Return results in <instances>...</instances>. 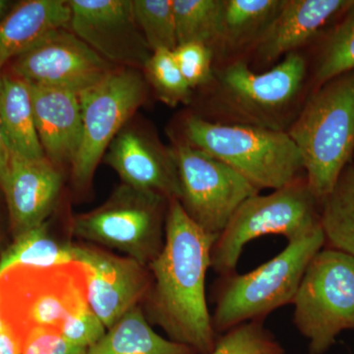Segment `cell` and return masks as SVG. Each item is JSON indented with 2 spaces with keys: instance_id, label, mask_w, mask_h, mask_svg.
<instances>
[{
  "instance_id": "obj_20",
  "label": "cell",
  "mask_w": 354,
  "mask_h": 354,
  "mask_svg": "<svg viewBox=\"0 0 354 354\" xmlns=\"http://www.w3.org/2000/svg\"><path fill=\"white\" fill-rule=\"evenodd\" d=\"M0 118L9 153L30 160L46 158L37 132L30 84L12 73L0 76Z\"/></svg>"
},
{
  "instance_id": "obj_1",
  "label": "cell",
  "mask_w": 354,
  "mask_h": 354,
  "mask_svg": "<svg viewBox=\"0 0 354 354\" xmlns=\"http://www.w3.org/2000/svg\"><path fill=\"white\" fill-rule=\"evenodd\" d=\"M216 239L186 215L178 200H171L164 248L148 266L152 286L142 304L147 320L197 354L213 353L218 339L206 299Z\"/></svg>"
},
{
  "instance_id": "obj_37",
  "label": "cell",
  "mask_w": 354,
  "mask_h": 354,
  "mask_svg": "<svg viewBox=\"0 0 354 354\" xmlns=\"http://www.w3.org/2000/svg\"><path fill=\"white\" fill-rule=\"evenodd\" d=\"M353 164H354V153H353Z\"/></svg>"
},
{
  "instance_id": "obj_27",
  "label": "cell",
  "mask_w": 354,
  "mask_h": 354,
  "mask_svg": "<svg viewBox=\"0 0 354 354\" xmlns=\"http://www.w3.org/2000/svg\"><path fill=\"white\" fill-rule=\"evenodd\" d=\"M133 11L151 50H174L177 43L172 0H133Z\"/></svg>"
},
{
  "instance_id": "obj_23",
  "label": "cell",
  "mask_w": 354,
  "mask_h": 354,
  "mask_svg": "<svg viewBox=\"0 0 354 354\" xmlns=\"http://www.w3.org/2000/svg\"><path fill=\"white\" fill-rule=\"evenodd\" d=\"M73 262H77L76 243L57 239L46 221L14 237L0 256V274L16 266L48 268Z\"/></svg>"
},
{
  "instance_id": "obj_9",
  "label": "cell",
  "mask_w": 354,
  "mask_h": 354,
  "mask_svg": "<svg viewBox=\"0 0 354 354\" xmlns=\"http://www.w3.org/2000/svg\"><path fill=\"white\" fill-rule=\"evenodd\" d=\"M78 97L82 138L71 177L77 189H86L111 142L145 102L147 85L136 69L118 67Z\"/></svg>"
},
{
  "instance_id": "obj_32",
  "label": "cell",
  "mask_w": 354,
  "mask_h": 354,
  "mask_svg": "<svg viewBox=\"0 0 354 354\" xmlns=\"http://www.w3.org/2000/svg\"><path fill=\"white\" fill-rule=\"evenodd\" d=\"M87 349L79 348L62 337L59 330L39 328L28 333L22 342V354H86Z\"/></svg>"
},
{
  "instance_id": "obj_15",
  "label": "cell",
  "mask_w": 354,
  "mask_h": 354,
  "mask_svg": "<svg viewBox=\"0 0 354 354\" xmlns=\"http://www.w3.org/2000/svg\"><path fill=\"white\" fill-rule=\"evenodd\" d=\"M106 162L122 183L160 195L169 201L180 196L172 150H167L158 140L138 128L125 125L109 145Z\"/></svg>"
},
{
  "instance_id": "obj_14",
  "label": "cell",
  "mask_w": 354,
  "mask_h": 354,
  "mask_svg": "<svg viewBox=\"0 0 354 354\" xmlns=\"http://www.w3.org/2000/svg\"><path fill=\"white\" fill-rule=\"evenodd\" d=\"M69 30L116 67L144 68L153 51L140 30L132 0H70Z\"/></svg>"
},
{
  "instance_id": "obj_16",
  "label": "cell",
  "mask_w": 354,
  "mask_h": 354,
  "mask_svg": "<svg viewBox=\"0 0 354 354\" xmlns=\"http://www.w3.org/2000/svg\"><path fill=\"white\" fill-rule=\"evenodd\" d=\"M3 191L13 237L46 223L57 204L64 176L48 158L30 160L9 153Z\"/></svg>"
},
{
  "instance_id": "obj_36",
  "label": "cell",
  "mask_w": 354,
  "mask_h": 354,
  "mask_svg": "<svg viewBox=\"0 0 354 354\" xmlns=\"http://www.w3.org/2000/svg\"><path fill=\"white\" fill-rule=\"evenodd\" d=\"M6 329V324L2 321L1 316H0V333L3 332L4 330Z\"/></svg>"
},
{
  "instance_id": "obj_10",
  "label": "cell",
  "mask_w": 354,
  "mask_h": 354,
  "mask_svg": "<svg viewBox=\"0 0 354 354\" xmlns=\"http://www.w3.org/2000/svg\"><path fill=\"white\" fill-rule=\"evenodd\" d=\"M305 76L306 62L297 51L262 73L237 60L218 74L220 101L242 124L283 130L281 120L297 99Z\"/></svg>"
},
{
  "instance_id": "obj_22",
  "label": "cell",
  "mask_w": 354,
  "mask_h": 354,
  "mask_svg": "<svg viewBox=\"0 0 354 354\" xmlns=\"http://www.w3.org/2000/svg\"><path fill=\"white\" fill-rule=\"evenodd\" d=\"M285 0H221L218 46L236 50L254 44L281 10Z\"/></svg>"
},
{
  "instance_id": "obj_12",
  "label": "cell",
  "mask_w": 354,
  "mask_h": 354,
  "mask_svg": "<svg viewBox=\"0 0 354 354\" xmlns=\"http://www.w3.org/2000/svg\"><path fill=\"white\" fill-rule=\"evenodd\" d=\"M115 68L68 28L51 32L11 65L14 75L32 85L77 94L101 82Z\"/></svg>"
},
{
  "instance_id": "obj_31",
  "label": "cell",
  "mask_w": 354,
  "mask_h": 354,
  "mask_svg": "<svg viewBox=\"0 0 354 354\" xmlns=\"http://www.w3.org/2000/svg\"><path fill=\"white\" fill-rule=\"evenodd\" d=\"M106 328L88 305L77 310L60 326L62 337L79 348H92L106 334Z\"/></svg>"
},
{
  "instance_id": "obj_33",
  "label": "cell",
  "mask_w": 354,
  "mask_h": 354,
  "mask_svg": "<svg viewBox=\"0 0 354 354\" xmlns=\"http://www.w3.org/2000/svg\"><path fill=\"white\" fill-rule=\"evenodd\" d=\"M0 354H22V342L7 327L0 333Z\"/></svg>"
},
{
  "instance_id": "obj_4",
  "label": "cell",
  "mask_w": 354,
  "mask_h": 354,
  "mask_svg": "<svg viewBox=\"0 0 354 354\" xmlns=\"http://www.w3.org/2000/svg\"><path fill=\"white\" fill-rule=\"evenodd\" d=\"M325 244L320 227L304 239L290 242L253 271L221 276L212 315L216 334L251 321H263L274 310L292 304L307 266Z\"/></svg>"
},
{
  "instance_id": "obj_11",
  "label": "cell",
  "mask_w": 354,
  "mask_h": 354,
  "mask_svg": "<svg viewBox=\"0 0 354 354\" xmlns=\"http://www.w3.org/2000/svg\"><path fill=\"white\" fill-rule=\"evenodd\" d=\"M180 183V203L186 215L198 227L218 237L242 203L260 190L208 153L177 144L174 150Z\"/></svg>"
},
{
  "instance_id": "obj_19",
  "label": "cell",
  "mask_w": 354,
  "mask_h": 354,
  "mask_svg": "<svg viewBox=\"0 0 354 354\" xmlns=\"http://www.w3.org/2000/svg\"><path fill=\"white\" fill-rule=\"evenodd\" d=\"M71 9L64 0H27L0 20V76L7 62L41 43L51 32L68 28Z\"/></svg>"
},
{
  "instance_id": "obj_17",
  "label": "cell",
  "mask_w": 354,
  "mask_h": 354,
  "mask_svg": "<svg viewBox=\"0 0 354 354\" xmlns=\"http://www.w3.org/2000/svg\"><path fill=\"white\" fill-rule=\"evenodd\" d=\"M353 0H285L281 10L258 39L256 57L264 64L295 53L312 41Z\"/></svg>"
},
{
  "instance_id": "obj_34",
  "label": "cell",
  "mask_w": 354,
  "mask_h": 354,
  "mask_svg": "<svg viewBox=\"0 0 354 354\" xmlns=\"http://www.w3.org/2000/svg\"><path fill=\"white\" fill-rule=\"evenodd\" d=\"M9 151L7 149L3 130H2L1 118H0V185L6 176L9 164Z\"/></svg>"
},
{
  "instance_id": "obj_24",
  "label": "cell",
  "mask_w": 354,
  "mask_h": 354,
  "mask_svg": "<svg viewBox=\"0 0 354 354\" xmlns=\"http://www.w3.org/2000/svg\"><path fill=\"white\" fill-rule=\"evenodd\" d=\"M320 225L326 243L354 257V164L342 171L321 202Z\"/></svg>"
},
{
  "instance_id": "obj_3",
  "label": "cell",
  "mask_w": 354,
  "mask_h": 354,
  "mask_svg": "<svg viewBox=\"0 0 354 354\" xmlns=\"http://www.w3.org/2000/svg\"><path fill=\"white\" fill-rule=\"evenodd\" d=\"M184 137L188 145L225 162L260 191L285 187L304 171L301 155L285 130L191 116L184 123Z\"/></svg>"
},
{
  "instance_id": "obj_13",
  "label": "cell",
  "mask_w": 354,
  "mask_h": 354,
  "mask_svg": "<svg viewBox=\"0 0 354 354\" xmlns=\"http://www.w3.org/2000/svg\"><path fill=\"white\" fill-rule=\"evenodd\" d=\"M77 262L87 272V302L106 330L142 306L152 286L148 266L109 249L76 243Z\"/></svg>"
},
{
  "instance_id": "obj_5",
  "label": "cell",
  "mask_w": 354,
  "mask_h": 354,
  "mask_svg": "<svg viewBox=\"0 0 354 354\" xmlns=\"http://www.w3.org/2000/svg\"><path fill=\"white\" fill-rule=\"evenodd\" d=\"M169 204L160 195L121 183L99 207L74 216L70 234L149 266L164 248Z\"/></svg>"
},
{
  "instance_id": "obj_7",
  "label": "cell",
  "mask_w": 354,
  "mask_h": 354,
  "mask_svg": "<svg viewBox=\"0 0 354 354\" xmlns=\"http://www.w3.org/2000/svg\"><path fill=\"white\" fill-rule=\"evenodd\" d=\"M320 201L305 178L297 179L271 194H256L242 203L216 237L212 266L221 276L236 269L247 243L269 234L283 235L288 243L299 241L321 227Z\"/></svg>"
},
{
  "instance_id": "obj_8",
  "label": "cell",
  "mask_w": 354,
  "mask_h": 354,
  "mask_svg": "<svg viewBox=\"0 0 354 354\" xmlns=\"http://www.w3.org/2000/svg\"><path fill=\"white\" fill-rule=\"evenodd\" d=\"M293 323L309 341L310 354H323L346 330H354V257L322 248L312 258L292 302Z\"/></svg>"
},
{
  "instance_id": "obj_30",
  "label": "cell",
  "mask_w": 354,
  "mask_h": 354,
  "mask_svg": "<svg viewBox=\"0 0 354 354\" xmlns=\"http://www.w3.org/2000/svg\"><path fill=\"white\" fill-rule=\"evenodd\" d=\"M174 55L181 74L191 88L211 82L214 50L209 46L196 43L179 44Z\"/></svg>"
},
{
  "instance_id": "obj_35",
  "label": "cell",
  "mask_w": 354,
  "mask_h": 354,
  "mask_svg": "<svg viewBox=\"0 0 354 354\" xmlns=\"http://www.w3.org/2000/svg\"><path fill=\"white\" fill-rule=\"evenodd\" d=\"M7 7H8V2L6 0H0V20L4 17Z\"/></svg>"
},
{
  "instance_id": "obj_18",
  "label": "cell",
  "mask_w": 354,
  "mask_h": 354,
  "mask_svg": "<svg viewBox=\"0 0 354 354\" xmlns=\"http://www.w3.org/2000/svg\"><path fill=\"white\" fill-rule=\"evenodd\" d=\"M39 142L46 158L62 169L71 167L82 138L78 94L30 84Z\"/></svg>"
},
{
  "instance_id": "obj_6",
  "label": "cell",
  "mask_w": 354,
  "mask_h": 354,
  "mask_svg": "<svg viewBox=\"0 0 354 354\" xmlns=\"http://www.w3.org/2000/svg\"><path fill=\"white\" fill-rule=\"evenodd\" d=\"M87 305V272L81 263L16 266L0 274V316L21 342L39 328L59 330L70 315Z\"/></svg>"
},
{
  "instance_id": "obj_26",
  "label": "cell",
  "mask_w": 354,
  "mask_h": 354,
  "mask_svg": "<svg viewBox=\"0 0 354 354\" xmlns=\"http://www.w3.org/2000/svg\"><path fill=\"white\" fill-rule=\"evenodd\" d=\"M354 70V0L344 12L319 55L317 82L322 85L335 77Z\"/></svg>"
},
{
  "instance_id": "obj_29",
  "label": "cell",
  "mask_w": 354,
  "mask_h": 354,
  "mask_svg": "<svg viewBox=\"0 0 354 354\" xmlns=\"http://www.w3.org/2000/svg\"><path fill=\"white\" fill-rule=\"evenodd\" d=\"M283 346L263 325L251 321L227 330L218 337L211 354H283Z\"/></svg>"
},
{
  "instance_id": "obj_25",
  "label": "cell",
  "mask_w": 354,
  "mask_h": 354,
  "mask_svg": "<svg viewBox=\"0 0 354 354\" xmlns=\"http://www.w3.org/2000/svg\"><path fill=\"white\" fill-rule=\"evenodd\" d=\"M221 0H172L177 43L218 46Z\"/></svg>"
},
{
  "instance_id": "obj_28",
  "label": "cell",
  "mask_w": 354,
  "mask_h": 354,
  "mask_svg": "<svg viewBox=\"0 0 354 354\" xmlns=\"http://www.w3.org/2000/svg\"><path fill=\"white\" fill-rule=\"evenodd\" d=\"M143 69L158 99L167 106H176L190 102L192 88L181 74L174 50L153 51Z\"/></svg>"
},
{
  "instance_id": "obj_2",
  "label": "cell",
  "mask_w": 354,
  "mask_h": 354,
  "mask_svg": "<svg viewBox=\"0 0 354 354\" xmlns=\"http://www.w3.org/2000/svg\"><path fill=\"white\" fill-rule=\"evenodd\" d=\"M306 172L307 185L322 202L354 153V70L320 85L288 131Z\"/></svg>"
},
{
  "instance_id": "obj_21",
  "label": "cell",
  "mask_w": 354,
  "mask_h": 354,
  "mask_svg": "<svg viewBox=\"0 0 354 354\" xmlns=\"http://www.w3.org/2000/svg\"><path fill=\"white\" fill-rule=\"evenodd\" d=\"M86 354H197L153 330L142 306L130 310Z\"/></svg>"
}]
</instances>
